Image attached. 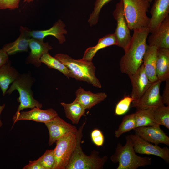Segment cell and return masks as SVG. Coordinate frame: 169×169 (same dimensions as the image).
<instances>
[{"instance_id":"7c38bea8","label":"cell","mask_w":169,"mask_h":169,"mask_svg":"<svg viewBox=\"0 0 169 169\" xmlns=\"http://www.w3.org/2000/svg\"><path fill=\"white\" fill-rule=\"evenodd\" d=\"M132 85L131 97L132 102L137 101L151 85L147 76L143 64L133 74L129 76Z\"/></svg>"},{"instance_id":"ba28073f","label":"cell","mask_w":169,"mask_h":169,"mask_svg":"<svg viewBox=\"0 0 169 169\" xmlns=\"http://www.w3.org/2000/svg\"><path fill=\"white\" fill-rule=\"evenodd\" d=\"M113 15L117 22L116 28L114 34L117 41V46L125 51L129 46L132 37L124 15L122 0L116 3Z\"/></svg>"},{"instance_id":"ab89813d","label":"cell","mask_w":169,"mask_h":169,"mask_svg":"<svg viewBox=\"0 0 169 169\" xmlns=\"http://www.w3.org/2000/svg\"><path fill=\"white\" fill-rule=\"evenodd\" d=\"M150 3L152 2L153 0H147Z\"/></svg>"},{"instance_id":"8d00e7d4","label":"cell","mask_w":169,"mask_h":169,"mask_svg":"<svg viewBox=\"0 0 169 169\" xmlns=\"http://www.w3.org/2000/svg\"><path fill=\"white\" fill-rule=\"evenodd\" d=\"M8 55L2 49H0V67L8 61Z\"/></svg>"},{"instance_id":"f1b7e54d","label":"cell","mask_w":169,"mask_h":169,"mask_svg":"<svg viewBox=\"0 0 169 169\" xmlns=\"http://www.w3.org/2000/svg\"><path fill=\"white\" fill-rule=\"evenodd\" d=\"M154 118L159 125L169 129V105H164L153 109Z\"/></svg>"},{"instance_id":"83f0119b","label":"cell","mask_w":169,"mask_h":169,"mask_svg":"<svg viewBox=\"0 0 169 169\" xmlns=\"http://www.w3.org/2000/svg\"><path fill=\"white\" fill-rule=\"evenodd\" d=\"M136 127L135 113L126 115L123 117L118 129L115 131V136L118 138L123 134L133 130Z\"/></svg>"},{"instance_id":"277c9868","label":"cell","mask_w":169,"mask_h":169,"mask_svg":"<svg viewBox=\"0 0 169 169\" xmlns=\"http://www.w3.org/2000/svg\"><path fill=\"white\" fill-rule=\"evenodd\" d=\"M54 57L65 65L76 80L84 81L98 88L101 84L95 75L96 68L92 61L75 59L66 54H58Z\"/></svg>"},{"instance_id":"f546056e","label":"cell","mask_w":169,"mask_h":169,"mask_svg":"<svg viewBox=\"0 0 169 169\" xmlns=\"http://www.w3.org/2000/svg\"><path fill=\"white\" fill-rule=\"evenodd\" d=\"M112 0H95L93 10L88 20L90 26L97 24L99 15L103 7Z\"/></svg>"},{"instance_id":"ffe728a7","label":"cell","mask_w":169,"mask_h":169,"mask_svg":"<svg viewBox=\"0 0 169 169\" xmlns=\"http://www.w3.org/2000/svg\"><path fill=\"white\" fill-rule=\"evenodd\" d=\"M75 100L79 102L85 109H89L104 101L107 97L104 92L93 93L86 91L81 87L77 90Z\"/></svg>"},{"instance_id":"603a6c76","label":"cell","mask_w":169,"mask_h":169,"mask_svg":"<svg viewBox=\"0 0 169 169\" xmlns=\"http://www.w3.org/2000/svg\"><path fill=\"white\" fill-rule=\"evenodd\" d=\"M20 74L8 61L0 67V88L4 96L9 85L19 76Z\"/></svg>"},{"instance_id":"d4e9b609","label":"cell","mask_w":169,"mask_h":169,"mask_svg":"<svg viewBox=\"0 0 169 169\" xmlns=\"http://www.w3.org/2000/svg\"><path fill=\"white\" fill-rule=\"evenodd\" d=\"M60 104L64 108L66 117L74 124H78L82 116L84 115L85 110L75 100L70 103L61 102Z\"/></svg>"},{"instance_id":"9c48e42d","label":"cell","mask_w":169,"mask_h":169,"mask_svg":"<svg viewBox=\"0 0 169 169\" xmlns=\"http://www.w3.org/2000/svg\"><path fill=\"white\" fill-rule=\"evenodd\" d=\"M161 82L159 80L152 83L140 98L137 101L132 102L131 107L136 108V110L153 109L164 105L160 89Z\"/></svg>"},{"instance_id":"8fae6325","label":"cell","mask_w":169,"mask_h":169,"mask_svg":"<svg viewBox=\"0 0 169 169\" xmlns=\"http://www.w3.org/2000/svg\"><path fill=\"white\" fill-rule=\"evenodd\" d=\"M44 124L49 132V146H52L66 134L69 132L76 134L78 131L76 127L66 122L58 115Z\"/></svg>"},{"instance_id":"ac0fdd59","label":"cell","mask_w":169,"mask_h":169,"mask_svg":"<svg viewBox=\"0 0 169 169\" xmlns=\"http://www.w3.org/2000/svg\"><path fill=\"white\" fill-rule=\"evenodd\" d=\"M148 45L158 49H169V16L162 22L157 30L148 38Z\"/></svg>"},{"instance_id":"cb8c5ba5","label":"cell","mask_w":169,"mask_h":169,"mask_svg":"<svg viewBox=\"0 0 169 169\" xmlns=\"http://www.w3.org/2000/svg\"><path fill=\"white\" fill-rule=\"evenodd\" d=\"M117 41L114 34H108L100 38L95 46L87 48L84 51L82 59L92 61L93 58L98 51L110 46L117 45Z\"/></svg>"},{"instance_id":"e575fe53","label":"cell","mask_w":169,"mask_h":169,"mask_svg":"<svg viewBox=\"0 0 169 169\" xmlns=\"http://www.w3.org/2000/svg\"><path fill=\"white\" fill-rule=\"evenodd\" d=\"M166 81L165 86L162 95L164 104L169 105V79Z\"/></svg>"},{"instance_id":"e0dca14e","label":"cell","mask_w":169,"mask_h":169,"mask_svg":"<svg viewBox=\"0 0 169 169\" xmlns=\"http://www.w3.org/2000/svg\"><path fill=\"white\" fill-rule=\"evenodd\" d=\"M20 31V35L17 39L5 44L2 49L8 56L28 51L29 41L31 38V30L26 27L21 26Z\"/></svg>"},{"instance_id":"52a82bcc","label":"cell","mask_w":169,"mask_h":169,"mask_svg":"<svg viewBox=\"0 0 169 169\" xmlns=\"http://www.w3.org/2000/svg\"><path fill=\"white\" fill-rule=\"evenodd\" d=\"M56 143L54 149L55 162L53 169H66L76 146V134L68 133Z\"/></svg>"},{"instance_id":"3957f363","label":"cell","mask_w":169,"mask_h":169,"mask_svg":"<svg viewBox=\"0 0 169 169\" xmlns=\"http://www.w3.org/2000/svg\"><path fill=\"white\" fill-rule=\"evenodd\" d=\"M126 142L123 146L120 142L117 145L115 153L111 157V161L118 163L117 169H136L145 167L151 163V158L138 156L135 151L132 142L128 135Z\"/></svg>"},{"instance_id":"4dcf8cb0","label":"cell","mask_w":169,"mask_h":169,"mask_svg":"<svg viewBox=\"0 0 169 169\" xmlns=\"http://www.w3.org/2000/svg\"><path fill=\"white\" fill-rule=\"evenodd\" d=\"M37 160L44 169H53L55 162L54 149L46 150Z\"/></svg>"},{"instance_id":"7402d4cb","label":"cell","mask_w":169,"mask_h":169,"mask_svg":"<svg viewBox=\"0 0 169 169\" xmlns=\"http://www.w3.org/2000/svg\"><path fill=\"white\" fill-rule=\"evenodd\" d=\"M156 69L158 80L162 82L169 79V49H158Z\"/></svg>"},{"instance_id":"5b68a950","label":"cell","mask_w":169,"mask_h":169,"mask_svg":"<svg viewBox=\"0 0 169 169\" xmlns=\"http://www.w3.org/2000/svg\"><path fill=\"white\" fill-rule=\"evenodd\" d=\"M35 79L29 72L23 73L14 81L10 88L7 91L6 94L10 95L17 90L19 96L17 100L20 104L15 115L19 114L21 110L25 109H32L37 107L41 108L42 103L35 99L31 89Z\"/></svg>"},{"instance_id":"5bb4252c","label":"cell","mask_w":169,"mask_h":169,"mask_svg":"<svg viewBox=\"0 0 169 169\" xmlns=\"http://www.w3.org/2000/svg\"><path fill=\"white\" fill-rule=\"evenodd\" d=\"M150 12L151 17L148 28L151 33L157 30L163 20L169 16V0H155Z\"/></svg>"},{"instance_id":"484cf974","label":"cell","mask_w":169,"mask_h":169,"mask_svg":"<svg viewBox=\"0 0 169 169\" xmlns=\"http://www.w3.org/2000/svg\"><path fill=\"white\" fill-rule=\"evenodd\" d=\"M136 127L148 126H159L155 120L152 109L136 110L135 113Z\"/></svg>"},{"instance_id":"4fadbf2b","label":"cell","mask_w":169,"mask_h":169,"mask_svg":"<svg viewBox=\"0 0 169 169\" xmlns=\"http://www.w3.org/2000/svg\"><path fill=\"white\" fill-rule=\"evenodd\" d=\"M58 115L57 112L52 108L45 110L35 107L29 111H22L13 117V124L18 121L27 120L45 123L49 121Z\"/></svg>"},{"instance_id":"1f68e13d","label":"cell","mask_w":169,"mask_h":169,"mask_svg":"<svg viewBox=\"0 0 169 169\" xmlns=\"http://www.w3.org/2000/svg\"><path fill=\"white\" fill-rule=\"evenodd\" d=\"M133 101L131 96H125L117 104L115 109V115H121L126 113L128 111Z\"/></svg>"},{"instance_id":"44dd1931","label":"cell","mask_w":169,"mask_h":169,"mask_svg":"<svg viewBox=\"0 0 169 169\" xmlns=\"http://www.w3.org/2000/svg\"><path fill=\"white\" fill-rule=\"evenodd\" d=\"M157 49L155 46L147 45L143 58L144 70L152 83L158 80L156 69Z\"/></svg>"},{"instance_id":"d6986e66","label":"cell","mask_w":169,"mask_h":169,"mask_svg":"<svg viewBox=\"0 0 169 169\" xmlns=\"http://www.w3.org/2000/svg\"><path fill=\"white\" fill-rule=\"evenodd\" d=\"M65 24L60 19L48 29L31 31V37L33 38L43 40L45 37L51 35L58 40L59 44H62L66 41L64 34H66L68 33L67 30L65 28Z\"/></svg>"},{"instance_id":"9a60e30c","label":"cell","mask_w":169,"mask_h":169,"mask_svg":"<svg viewBox=\"0 0 169 169\" xmlns=\"http://www.w3.org/2000/svg\"><path fill=\"white\" fill-rule=\"evenodd\" d=\"M135 134L144 140L155 145L164 144L169 146V137L160 126H148L135 128Z\"/></svg>"},{"instance_id":"2e32d148","label":"cell","mask_w":169,"mask_h":169,"mask_svg":"<svg viewBox=\"0 0 169 169\" xmlns=\"http://www.w3.org/2000/svg\"><path fill=\"white\" fill-rule=\"evenodd\" d=\"M29 47L30 52L26 59L25 63L37 68L39 67L42 64L40 58L43 55L52 49L48 42H44L43 40L32 38L29 41Z\"/></svg>"},{"instance_id":"7a4b0ae2","label":"cell","mask_w":169,"mask_h":169,"mask_svg":"<svg viewBox=\"0 0 169 169\" xmlns=\"http://www.w3.org/2000/svg\"><path fill=\"white\" fill-rule=\"evenodd\" d=\"M85 124V122L83 123L78 129L76 146L66 169H101L107 160V156L100 157L99 152L95 150L90 156L84 152L81 143Z\"/></svg>"},{"instance_id":"74e56055","label":"cell","mask_w":169,"mask_h":169,"mask_svg":"<svg viewBox=\"0 0 169 169\" xmlns=\"http://www.w3.org/2000/svg\"><path fill=\"white\" fill-rule=\"evenodd\" d=\"M5 105L4 104L1 105H0V128L3 125V123L0 118V115L3 110L5 108Z\"/></svg>"},{"instance_id":"d590c367","label":"cell","mask_w":169,"mask_h":169,"mask_svg":"<svg viewBox=\"0 0 169 169\" xmlns=\"http://www.w3.org/2000/svg\"><path fill=\"white\" fill-rule=\"evenodd\" d=\"M23 169H44L43 167L37 160L33 161H29L28 164L25 166Z\"/></svg>"},{"instance_id":"836d02e7","label":"cell","mask_w":169,"mask_h":169,"mask_svg":"<svg viewBox=\"0 0 169 169\" xmlns=\"http://www.w3.org/2000/svg\"><path fill=\"white\" fill-rule=\"evenodd\" d=\"M20 0H0V9L13 10L18 8Z\"/></svg>"},{"instance_id":"4316f807","label":"cell","mask_w":169,"mask_h":169,"mask_svg":"<svg viewBox=\"0 0 169 169\" xmlns=\"http://www.w3.org/2000/svg\"><path fill=\"white\" fill-rule=\"evenodd\" d=\"M40 61L49 68L58 70L68 78H73L72 74L68 68L55 57L50 55L48 52L43 55L40 58Z\"/></svg>"},{"instance_id":"30bf717a","label":"cell","mask_w":169,"mask_h":169,"mask_svg":"<svg viewBox=\"0 0 169 169\" xmlns=\"http://www.w3.org/2000/svg\"><path fill=\"white\" fill-rule=\"evenodd\" d=\"M128 136L132 142L136 153L156 156L161 158L167 163H169V149L168 147L161 148L158 145L152 144L136 134Z\"/></svg>"},{"instance_id":"f35d334b","label":"cell","mask_w":169,"mask_h":169,"mask_svg":"<svg viewBox=\"0 0 169 169\" xmlns=\"http://www.w3.org/2000/svg\"><path fill=\"white\" fill-rule=\"evenodd\" d=\"M24 2H26L27 3H30V2H33V0H23Z\"/></svg>"},{"instance_id":"d6a6232c","label":"cell","mask_w":169,"mask_h":169,"mask_svg":"<svg viewBox=\"0 0 169 169\" xmlns=\"http://www.w3.org/2000/svg\"><path fill=\"white\" fill-rule=\"evenodd\" d=\"M91 137L93 142L97 146H103L104 137L102 132L98 129L93 130L91 133Z\"/></svg>"},{"instance_id":"6da1fadb","label":"cell","mask_w":169,"mask_h":169,"mask_svg":"<svg viewBox=\"0 0 169 169\" xmlns=\"http://www.w3.org/2000/svg\"><path fill=\"white\" fill-rule=\"evenodd\" d=\"M149 33L148 28L134 30L129 46L120 61V69L122 73L128 76L131 75L142 64Z\"/></svg>"},{"instance_id":"8992f818","label":"cell","mask_w":169,"mask_h":169,"mask_svg":"<svg viewBox=\"0 0 169 169\" xmlns=\"http://www.w3.org/2000/svg\"><path fill=\"white\" fill-rule=\"evenodd\" d=\"M123 11L130 30L148 28L150 21L146 13L150 6L147 0H122Z\"/></svg>"}]
</instances>
